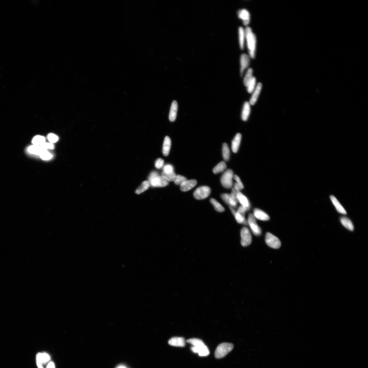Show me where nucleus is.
Returning a JSON list of instances; mask_svg holds the SVG:
<instances>
[{
	"label": "nucleus",
	"instance_id": "a18cd8bd",
	"mask_svg": "<svg viewBox=\"0 0 368 368\" xmlns=\"http://www.w3.org/2000/svg\"><path fill=\"white\" fill-rule=\"evenodd\" d=\"M243 184H240L238 182L235 183L234 185V188L238 192H239L243 188Z\"/></svg>",
	"mask_w": 368,
	"mask_h": 368
},
{
	"label": "nucleus",
	"instance_id": "aec40b11",
	"mask_svg": "<svg viewBox=\"0 0 368 368\" xmlns=\"http://www.w3.org/2000/svg\"><path fill=\"white\" fill-rule=\"evenodd\" d=\"M171 145V141L170 137L168 136H166L164 139L163 147V154L165 156H167L169 154L170 150Z\"/></svg>",
	"mask_w": 368,
	"mask_h": 368
},
{
	"label": "nucleus",
	"instance_id": "a211bd4d",
	"mask_svg": "<svg viewBox=\"0 0 368 368\" xmlns=\"http://www.w3.org/2000/svg\"><path fill=\"white\" fill-rule=\"evenodd\" d=\"M238 35L240 48L241 50H243L245 47V29L242 27H239L238 29Z\"/></svg>",
	"mask_w": 368,
	"mask_h": 368
},
{
	"label": "nucleus",
	"instance_id": "7c9ffc66",
	"mask_svg": "<svg viewBox=\"0 0 368 368\" xmlns=\"http://www.w3.org/2000/svg\"><path fill=\"white\" fill-rule=\"evenodd\" d=\"M210 201H211V203L214 206V208L216 211L220 212H222L224 211L225 209L224 207L216 199L214 198H211Z\"/></svg>",
	"mask_w": 368,
	"mask_h": 368
},
{
	"label": "nucleus",
	"instance_id": "b1692460",
	"mask_svg": "<svg viewBox=\"0 0 368 368\" xmlns=\"http://www.w3.org/2000/svg\"><path fill=\"white\" fill-rule=\"evenodd\" d=\"M238 192L234 188H232V192L230 194V198L229 205L230 207H232L233 208L236 207L238 203V201L237 198V193Z\"/></svg>",
	"mask_w": 368,
	"mask_h": 368
},
{
	"label": "nucleus",
	"instance_id": "de8ad7c7",
	"mask_svg": "<svg viewBox=\"0 0 368 368\" xmlns=\"http://www.w3.org/2000/svg\"><path fill=\"white\" fill-rule=\"evenodd\" d=\"M47 368H55V364L53 362H50L48 364Z\"/></svg>",
	"mask_w": 368,
	"mask_h": 368
},
{
	"label": "nucleus",
	"instance_id": "c85d7f7f",
	"mask_svg": "<svg viewBox=\"0 0 368 368\" xmlns=\"http://www.w3.org/2000/svg\"><path fill=\"white\" fill-rule=\"evenodd\" d=\"M150 186V184L148 181H144L142 183L141 185L137 188L136 191V193L137 194H140L143 193L145 191H146L148 189Z\"/></svg>",
	"mask_w": 368,
	"mask_h": 368
},
{
	"label": "nucleus",
	"instance_id": "5701e85b",
	"mask_svg": "<svg viewBox=\"0 0 368 368\" xmlns=\"http://www.w3.org/2000/svg\"><path fill=\"white\" fill-rule=\"evenodd\" d=\"M50 359V356L45 353H39L36 355V362L39 363L42 365L48 362Z\"/></svg>",
	"mask_w": 368,
	"mask_h": 368
},
{
	"label": "nucleus",
	"instance_id": "e433bc0d",
	"mask_svg": "<svg viewBox=\"0 0 368 368\" xmlns=\"http://www.w3.org/2000/svg\"><path fill=\"white\" fill-rule=\"evenodd\" d=\"M43 160H48L51 158L52 155L47 151V150H42L39 155Z\"/></svg>",
	"mask_w": 368,
	"mask_h": 368
},
{
	"label": "nucleus",
	"instance_id": "72a5a7b5",
	"mask_svg": "<svg viewBox=\"0 0 368 368\" xmlns=\"http://www.w3.org/2000/svg\"><path fill=\"white\" fill-rule=\"evenodd\" d=\"M45 138L42 136H37L33 138L32 143L36 145L41 146L45 142Z\"/></svg>",
	"mask_w": 368,
	"mask_h": 368
},
{
	"label": "nucleus",
	"instance_id": "412c9836",
	"mask_svg": "<svg viewBox=\"0 0 368 368\" xmlns=\"http://www.w3.org/2000/svg\"><path fill=\"white\" fill-rule=\"evenodd\" d=\"M237 198L238 201L242 204V206L247 207L248 209L250 208V204L248 199L245 195L240 192H238L237 193Z\"/></svg>",
	"mask_w": 368,
	"mask_h": 368
},
{
	"label": "nucleus",
	"instance_id": "393cba45",
	"mask_svg": "<svg viewBox=\"0 0 368 368\" xmlns=\"http://www.w3.org/2000/svg\"><path fill=\"white\" fill-rule=\"evenodd\" d=\"M341 222L343 226L346 229L353 231L354 230V226L351 220L345 217H342L341 219Z\"/></svg>",
	"mask_w": 368,
	"mask_h": 368
},
{
	"label": "nucleus",
	"instance_id": "f03ea898",
	"mask_svg": "<svg viewBox=\"0 0 368 368\" xmlns=\"http://www.w3.org/2000/svg\"><path fill=\"white\" fill-rule=\"evenodd\" d=\"M150 186L155 187H163L167 186L169 182L160 176L158 173L156 172H152L148 178Z\"/></svg>",
	"mask_w": 368,
	"mask_h": 368
},
{
	"label": "nucleus",
	"instance_id": "ddd939ff",
	"mask_svg": "<svg viewBox=\"0 0 368 368\" xmlns=\"http://www.w3.org/2000/svg\"><path fill=\"white\" fill-rule=\"evenodd\" d=\"M262 87V84L260 83H258L256 85L255 89L252 93L253 95L250 98L249 102L250 105H253L257 101L259 96L260 94Z\"/></svg>",
	"mask_w": 368,
	"mask_h": 368
},
{
	"label": "nucleus",
	"instance_id": "2eb2a0df",
	"mask_svg": "<svg viewBox=\"0 0 368 368\" xmlns=\"http://www.w3.org/2000/svg\"><path fill=\"white\" fill-rule=\"evenodd\" d=\"M256 219L263 221H268L270 219L268 215L261 210L255 209L254 211V214Z\"/></svg>",
	"mask_w": 368,
	"mask_h": 368
},
{
	"label": "nucleus",
	"instance_id": "f704fd0d",
	"mask_svg": "<svg viewBox=\"0 0 368 368\" xmlns=\"http://www.w3.org/2000/svg\"><path fill=\"white\" fill-rule=\"evenodd\" d=\"M256 79L255 77L253 76L252 80L249 83L247 87V91L250 94L252 93L254 91L255 89L256 86Z\"/></svg>",
	"mask_w": 368,
	"mask_h": 368
},
{
	"label": "nucleus",
	"instance_id": "bb28decb",
	"mask_svg": "<svg viewBox=\"0 0 368 368\" xmlns=\"http://www.w3.org/2000/svg\"><path fill=\"white\" fill-rule=\"evenodd\" d=\"M253 69L251 68L248 69L247 72H246L244 80H243V83H244V85L245 86L247 87V86L249 83L252 80L253 77Z\"/></svg>",
	"mask_w": 368,
	"mask_h": 368
},
{
	"label": "nucleus",
	"instance_id": "09e8293b",
	"mask_svg": "<svg viewBox=\"0 0 368 368\" xmlns=\"http://www.w3.org/2000/svg\"><path fill=\"white\" fill-rule=\"evenodd\" d=\"M116 368H128L126 366V365H124L123 364H121V365H118V366H117V367Z\"/></svg>",
	"mask_w": 368,
	"mask_h": 368
},
{
	"label": "nucleus",
	"instance_id": "37998d69",
	"mask_svg": "<svg viewBox=\"0 0 368 368\" xmlns=\"http://www.w3.org/2000/svg\"><path fill=\"white\" fill-rule=\"evenodd\" d=\"M163 172L169 173L173 172V168L172 165L167 164L163 167Z\"/></svg>",
	"mask_w": 368,
	"mask_h": 368
},
{
	"label": "nucleus",
	"instance_id": "f8f14e48",
	"mask_svg": "<svg viewBox=\"0 0 368 368\" xmlns=\"http://www.w3.org/2000/svg\"><path fill=\"white\" fill-rule=\"evenodd\" d=\"M168 343L170 346L179 347H183L186 344L185 338L178 337H174L170 339Z\"/></svg>",
	"mask_w": 368,
	"mask_h": 368
},
{
	"label": "nucleus",
	"instance_id": "2f4dec72",
	"mask_svg": "<svg viewBox=\"0 0 368 368\" xmlns=\"http://www.w3.org/2000/svg\"><path fill=\"white\" fill-rule=\"evenodd\" d=\"M42 149L40 146L33 145L28 148V151L31 154L39 155Z\"/></svg>",
	"mask_w": 368,
	"mask_h": 368
},
{
	"label": "nucleus",
	"instance_id": "20e7f679",
	"mask_svg": "<svg viewBox=\"0 0 368 368\" xmlns=\"http://www.w3.org/2000/svg\"><path fill=\"white\" fill-rule=\"evenodd\" d=\"M233 172L231 170H228L222 176L221 181L222 185L226 189H230L232 186Z\"/></svg>",
	"mask_w": 368,
	"mask_h": 368
},
{
	"label": "nucleus",
	"instance_id": "6e6552de",
	"mask_svg": "<svg viewBox=\"0 0 368 368\" xmlns=\"http://www.w3.org/2000/svg\"><path fill=\"white\" fill-rule=\"evenodd\" d=\"M248 223L254 235L259 236L261 234V230L260 228L258 226L256 222V218L253 214H250L249 215Z\"/></svg>",
	"mask_w": 368,
	"mask_h": 368
},
{
	"label": "nucleus",
	"instance_id": "f257e3e1",
	"mask_svg": "<svg viewBox=\"0 0 368 368\" xmlns=\"http://www.w3.org/2000/svg\"><path fill=\"white\" fill-rule=\"evenodd\" d=\"M245 41L247 43L248 55L252 58H255L256 46V38L251 27H247L245 29Z\"/></svg>",
	"mask_w": 368,
	"mask_h": 368
},
{
	"label": "nucleus",
	"instance_id": "6ab92c4d",
	"mask_svg": "<svg viewBox=\"0 0 368 368\" xmlns=\"http://www.w3.org/2000/svg\"><path fill=\"white\" fill-rule=\"evenodd\" d=\"M251 112L250 104L249 102H246L243 105L242 114V120L247 121Z\"/></svg>",
	"mask_w": 368,
	"mask_h": 368
},
{
	"label": "nucleus",
	"instance_id": "a19ab883",
	"mask_svg": "<svg viewBox=\"0 0 368 368\" xmlns=\"http://www.w3.org/2000/svg\"><path fill=\"white\" fill-rule=\"evenodd\" d=\"M221 197L223 200L225 202V203L227 204L228 205H229L230 198V194L227 193L223 194L221 195Z\"/></svg>",
	"mask_w": 368,
	"mask_h": 368
},
{
	"label": "nucleus",
	"instance_id": "4c0bfd02",
	"mask_svg": "<svg viewBox=\"0 0 368 368\" xmlns=\"http://www.w3.org/2000/svg\"><path fill=\"white\" fill-rule=\"evenodd\" d=\"M187 180V179L184 176L180 175H177L176 176L175 179L174 180L175 183L176 185H181L184 182Z\"/></svg>",
	"mask_w": 368,
	"mask_h": 368
},
{
	"label": "nucleus",
	"instance_id": "79ce46f5",
	"mask_svg": "<svg viewBox=\"0 0 368 368\" xmlns=\"http://www.w3.org/2000/svg\"><path fill=\"white\" fill-rule=\"evenodd\" d=\"M164 161L161 158L157 159L155 162V167L157 169H160L164 165Z\"/></svg>",
	"mask_w": 368,
	"mask_h": 368
},
{
	"label": "nucleus",
	"instance_id": "c756f323",
	"mask_svg": "<svg viewBox=\"0 0 368 368\" xmlns=\"http://www.w3.org/2000/svg\"><path fill=\"white\" fill-rule=\"evenodd\" d=\"M161 176L169 182V181H174L177 175L174 172L169 173L163 172L162 173Z\"/></svg>",
	"mask_w": 368,
	"mask_h": 368
},
{
	"label": "nucleus",
	"instance_id": "39448f33",
	"mask_svg": "<svg viewBox=\"0 0 368 368\" xmlns=\"http://www.w3.org/2000/svg\"><path fill=\"white\" fill-rule=\"evenodd\" d=\"M211 189L208 186H202L198 188L194 193L193 195L195 199L201 200L208 198L211 193Z\"/></svg>",
	"mask_w": 368,
	"mask_h": 368
},
{
	"label": "nucleus",
	"instance_id": "4468645a",
	"mask_svg": "<svg viewBox=\"0 0 368 368\" xmlns=\"http://www.w3.org/2000/svg\"><path fill=\"white\" fill-rule=\"evenodd\" d=\"M197 183V182L196 180H187L180 185V190L183 192L189 191L194 188L196 185Z\"/></svg>",
	"mask_w": 368,
	"mask_h": 368
},
{
	"label": "nucleus",
	"instance_id": "9b49d317",
	"mask_svg": "<svg viewBox=\"0 0 368 368\" xmlns=\"http://www.w3.org/2000/svg\"><path fill=\"white\" fill-rule=\"evenodd\" d=\"M191 349L194 353H198L199 355L201 357H205L209 355L210 354L209 349L206 345L191 347Z\"/></svg>",
	"mask_w": 368,
	"mask_h": 368
},
{
	"label": "nucleus",
	"instance_id": "dca6fc26",
	"mask_svg": "<svg viewBox=\"0 0 368 368\" xmlns=\"http://www.w3.org/2000/svg\"><path fill=\"white\" fill-rule=\"evenodd\" d=\"M242 139V135L237 133L234 137L232 142V149L234 153H237L239 149Z\"/></svg>",
	"mask_w": 368,
	"mask_h": 368
},
{
	"label": "nucleus",
	"instance_id": "cd10ccee",
	"mask_svg": "<svg viewBox=\"0 0 368 368\" xmlns=\"http://www.w3.org/2000/svg\"><path fill=\"white\" fill-rule=\"evenodd\" d=\"M222 155L223 158L225 161H228L229 159L230 150L227 144L224 143L223 145Z\"/></svg>",
	"mask_w": 368,
	"mask_h": 368
},
{
	"label": "nucleus",
	"instance_id": "ea45409f",
	"mask_svg": "<svg viewBox=\"0 0 368 368\" xmlns=\"http://www.w3.org/2000/svg\"><path fill=\"white\" fill-rule=\"evenodd\" d=\"M41 149L44 150H47L48 149H53L54 148V145L51 143H44L40 146Z\"/></svg>",
	"mask_w": 368,
	"mask_h": 368
},
{
	"label": "nucleus",
	"instance_id": "49530a36",
	"mask_svg": "<svg viewBox=\"0 0 368 368\" xmlns=\"http://www.w3.org/2000/svg\"><path fill=\"white\" fill-rule=\"evenodd\" d=\"M234 179L237 182L239 183L240 184H243L240 178H239V177H238V176L237 175H235L234 176Z\"/></svg>",
	"mask_w": 368,
	"mask_h": 368
},
{
	"label": "nucleus",
	"instance_id": "c03bdc74",
	"mask_svg": "<svg viewBox=\"0 0 368 368\" xmlns=\"http://www.w3.org/2000/svg\"><path fill=\"white\" fill-rule=\"evenodd\" d=\"M248 210L247 207L241 206L238 208L237 212L245 216V212Z\"/></svg>",
	"mask_w": 368,
	"mask_h": 368
},
{
	"label": "nucleus",
	"instance_id": "473e14b6",
	"mask_svg": "<svg viewBox=\"0 0 368 368\" xmlns=\"http://www.w3.org/2000/svg\"><path fill=\"white\" fill-rule=\"evenodd\" d=\"M187 343L190 344L194 346H199L205 345L203 341L201 339L196 338H191L186 341Z\"/></svg>",
	"mask_w": 368,
	"mask_h": 368
},
{
	"label": "nucleus",
	"instance_id": "a878e982",
	"mask_svg": "<svg viewBox=\"0 0 368 368\" xmlns=\"http://www.w3.org/2000/svg\"><path fill=\"white\" fill-rule=\"evenodd\" d=\"M227 167L226 163L224 161L220 162L215 167L213 170L214 174H217L223 171L226 169Z\"/></svg>",
	"mask_w": 368,
	"mask_h": 368
},
{
	"label": "nucleus",
	"instance_id": "1a4fd4ad",
	"mask_svg": "<svg viewBox=\"0 0 368 368\" xmlns=\"http://www.w3.org/2000/svg\"><path fill=\"white\" fill-rule=\"evenodd\" d=\"M238 17L242 20L243 24L247 26L250 22L251 15L249 12L245 9H241L237 12Z\"/></svg>",
	"mask_w": 368,
	"mask_h": 368
},
{
	"label": "nucleus",
	"instance_id": "4be33fe9",
	"mask_svg": "<svg viewBox=\"0 0 368 368\" xmlns=\"http://www.w3.org/2000/svg\"><path fill=\"white\" fill-rule=\"evenodd\" d=\"M330 198L334 206H335L336 210H337V211L339 213L344 214H347L345 210L341 206L335 197L333 195H331L330 196Z\"/></svg>",
	"mask_w": 368,
	"mask_h": 368
},
{
	"label": "nucleus",
	"instance_id": "0eeeda50",
	"mask_svg": "<svg viewBox=\"0 0 368 368\" xmlns=\"http://www.w3.org/2000/svg\"><path fill=\"white\" fill-rule=\"evenodd\" d=\"M241 244L243 247H246L249 245L252 241L251 235L249 230L247 227H243L241 230Z\"/></svg>",
	"mask_w": 368,
	"mask_h": 368
},
{
	"label": "nucleus",
	"instance_id": "58836bf2",
	"mask_svg": "<svg viewBox=\"0 0 368 368\" xmlns=\"http://www.w3.org/2000/svg\"><path fill=\"white\" fill-rule=\"evenodd\" d=\"M48 139L51 143H55L58 140V137L53 134H49L48 136Z\"/></svg>",
	"mask_w": 368,
	"mask_h": 368
},
{
	"label": "nucleus",
	"instance_id": "9d476101",
	"mask_svg": "<svg viewBox=\"0 0 368 368\" xmlns=\"http://www.w3.org/2000/svg\"><path fill=\"white\" fill-rule=\"evenodd\" d=\"M250 57L247 54L243 53L240 58V74L242 76L245 70L248 68L250 63Z\"/></svg>",
	"mask_w": 368,
	"mask_h": 368
},
{
	"label": "nucleus",
	"instance_id": "c9c22d12",
	"mask_svg": "<svg viewBox=\"0 0 368 368\" xmlns=\"http://www.w3.org/2000/svg\"><path fill=\"white\" fill-rule=\"evenodd\" d=\"M234 217L237 222L239 223L247 225L248 222L245 219L244 215L241 214L237 211Z\"/></svg>",
	"mask_w": 368,
	"mask_h": 368
},
{
	"label": "nucleus",
	"instance_id": "f3484780",
	"mask_svg": "<svg viewBox=\"0 0 368 368\" xmlns=\"http://www.w3.org/2000/svg\"><path fill=\"white\" fill-rule=\"evenodd\" d=\"M178 103L176 101H173L171 107L169 114V120L170 121H175L177 116L178 110Z\"/></svg>",
	"mask_w": 368,
	"mask_h": 368
},
{
	"label": "nucleus",
	"instance_id": "7ed1b4c3",
	"mask_svg": "<svg viewBox=\"0 0 368 368\" xmlns=\"http://www.w3.org/2000/svg\"><path fill=\"white\" fill-rule=\"evenodd\" d=\"M234 346L232 343H224L220 344L215 352V357L217 359H221L226 356L232 350Z\"/></svg>",
	"mask_w": 368,
	"mask_h": 368
},
{
	"label": "nucleus",
	"instance_id": "423d86ee",
	"mask_svg": "<svg viewBox=\"0 0 368 368\" xmlns=\"http://www.w3.org/2000/svg\"><path fill=\"white\" fill-rule=\"evenodd\" d=\"M267 245L272 248L278 249L281 247V243L278 238L270 233H267L265 237Z\"/></svg>",
	"mask_w": 368,
	"mask_h": 368
}]
</instances>
